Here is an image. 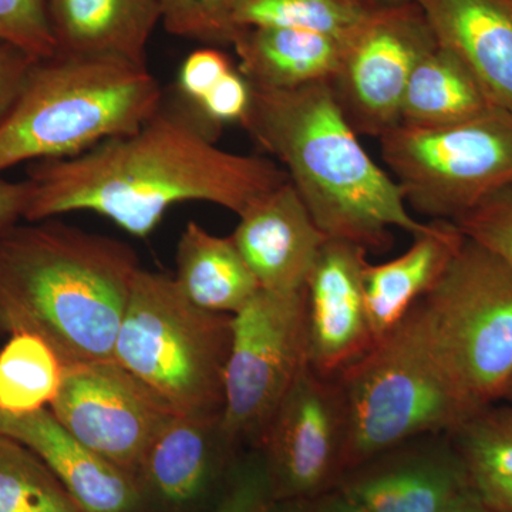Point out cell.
I'll list each match as a JSON object with an SVG mask.
<instances>
[{"label": "cell", "mask_w": 512, "mask_h": 512, "mask_svg": "<svg viewBox=\"0 0 512 512\" xmlns=\"http://www.w3.org/2000/svg\"><path fill=\"white\" fill-rule=\"evenodd\" d=\"M274 503V491L264 457L255 454L235 467L214 512H269Z\"/></svg>", "instance_id": "obj_31"}, {"label": "cell", "mask_w": 512, "mask_h": 512, "mask_svg": "<svg viewBox=\"0 0 512 512\" xmlns=\"http://www.w3.org/2000/svg\"><path fill=\"white\" fill-rule=\"evenodd\" d=\"M252 87L235 67L198 104H194L202 116L214 126L239 121L249 109Z\"/></svg>", "instance_id": "obj_33"}, {"label": "cell", "mask_w": 512, "mask_h": 512, "mask_svg": "<svg viewBox=\"0 0 512 512\" xmlns=\"http://www.w3.org/2000/svg\"><path fill=\"white\" fill-rule=\"evenodd\" d=\"M234 69L232 60L218 47H201L185 57L181 64L177 77L178 93L188 103L198 104Z\"/></svg>", "instance_id": "obj_32"}, {"label": "cell", "mask_w": 512, "mask_h": 512, "mask_svg": "<svg viewBox=\"0 0 512 512\" xmlns=\"http://www.w3.org/2000/svg\"><path fill=\"white\" fill-rule=\"evenodd\" d=\"M282 164L318 227L330 239L386 249L390 229L423 234L399 184L369 156L329 82L289 90L252 89L241 121Z\"/></svg>", "instance_id": "obj_3"}, {"label": "cell", "mask_w": 512, "mask_h": 512, "mask_svg": "<svg viewBox=\"0 0 512 512\" xmlns=\"http://www.w3.org/2000/svg\"><path fill=\"white\" fill-rule=\"evenodd\" d=\"M345 40L312 30L239 29L232 45L238 72L252 89L289 90L330 82L338 72Z\"/></svg>", "instance_id": "obj_20"}, {"label": "cell", "mask_w": 512, "mask_h": 512, "mask_svg": "<svg viewBox=\"0 0 512 512\" xmlns=\"http://www.w3.org/2000/svg\"><path fill=\"white\" fill-rule=\"evenodd\" d=\"M163 101L144 64L67 53L36 60L0 121V174L26 161L80 156L134 133Z\"/></svg>", "instance_id": "obj_4"}, {"label": "cell", "mask_w": 512, "mask_h": 512, "mask_svg": "<svg viewBox=\"0 0 512 512\" xmlns=\"http://www.w3.org/2000/svg\"><path fill=\"white\" fill-rule=\"evenodd\" d=\"M49 409L77 440L136 478L148 444L175 413L114 360L66 365Z\"/></svg>", "instance_id": "obj_12"}, {"label": "cell", "mask_w": 512, "mask_h": 512, "mask_svg": "<svg viewBox=\"0 0 512 512\" xmlns=\"http://www.w3.org/2000/svg\"><path fill=\"white\" fill-rule=\"evenodd\" d=\"M379 5H399V3L416 2V0H375Z\"/></svg>", "instance_id": "obj_39"}, {"label": "cell", "mask_w": 512, "mask_h": 512, "mask_svg": "<svg viewBox=\"0 0 512 512\" xmlns=\"http://www.w3.org/2000/svg\"><path fill=\"white\" fill-rule=\"evenodd\" d=\"M375 0H237L235 29L292 28L349 40L380 8Z\"/></svg>", "instance_id": "obj_26"}, {"label": "cell", "mask_w": 512, "mask_h": 512, "mask_svg": "<svg viewBox=\"0 0 512 512\" xmlns=\"http://www.w3.org/2000/svg\"><path fill=\"white\" fill-rule=\"evenodd\" d=\"M232 316L198 308L177 282L140 269L113 360L175 413L221 420Z\"/></svg>", "instance_id": "obj_6"}, {"label": "cell", "mask_w": 512, "mask_h": 512, "mask_svg": "<svg viewBox=\"0 0 512 512\" xmlns=\"http://www.w3.org/2000/svg\"><path fill=\"white\" fill-rule=\"evenodd\" d=\"M471 487L448 434L390 448L348 471L336 488L372 512H441Z\"/></svg>", "instance_id": "obj_14"}, {"label": "cell", "mask_w": 512, "mask_h": 512, "mask_svg": "<svg viewBox=\"0 0 512 512\" xmlns=\"http://www.w3.org/2000/svg\"><path fill=\"white\" fill-rule=\"evenodd\" d=\"M441 512H497L478 497L473 488L468 487L457 495Z\"/></svg>", "instance_id": "obj_37"}, {"label": "cell", "mask_w": 512, "mask_h": 512, "mask_svg": "<svg viewBox=\"0 0 512 512\" xmlns=\"http://www.w3.org/2000/svg\"><path fill=\"white\" fill-rule=\"evenodd\" d=\"M504 402L512 404V384L510 386V389H508L507 394H505Z\"/></svg>", "instance_id": "obj_40"}, {"label": "cell", "mask_w": 512, "mask_h": 512, "mask_svg": "<svg viewBox=\"0 0 512 512\" xmlns=\"http://www.w3.org/2000/svg\"><path fill=\"white\" fill-rule=\"evenodd\" d=\"M237 0H164L163 25L170 35L207 45H232Z\"/></svg>", "instance_id": "obj_28"}, {"label": "cell", "mask_w": 512, "mask_h": 512, "mask_svg": "<svg viewBox=\"0 0 512 512\" xmlns=\"http://www.w3.org/2000/svg\"><path fill=\"white\" fill-rule=\"evenodd\" d=\"M494 107L463 60L439 43L414 67L404 92L400 124L451 126Z\"/></svg>", "instance_id": "obj_23"}, {"label": "cell", "mask_w": 512, "mask_h": 512, "mask_svg": "<svg viewBox=\"0 0 512 512\" xmlns=\"http://www.w3.org/2000/svg\"><path fill=\"white\" fill-rule=\"evenodd\" d=\"M413 238L410 248L392 261L366 265V311L376 342L437 285L466 239L454 222L440 220Z\"/></svg>", "instance_id": "obj_19"}, {"label": "cell", "mask_w": 512, "mask_h": 512, "mask_svg": "<svg viewBox=\"0 0 512 512\" xmlns=\"http://www.w3.org/2000/svg\"><path fill=\"white\" fill-rule=\"evenodd\" d=\"M30 198L28 178L23 181H8L0 178V237L10 228L25 220Z\"/></svg>", "instance_id": "obj_35"}, {"label": "cell", "mask_w": 512, "mask_h": 512, "mask_svg": "<svg viewBox=\"0 0 512 512\" xmlns=\"http://www.w3.org/2000/svg\"><path fill=\"white\" fill-rule=\"evenodd\" d=\"M269 512H309L308 500L275 501Z\"/></svg>", "instance_id": "obj_38"}, {"label": "cell", "mask_w": 512, "mask_h": 512, "mask_svg": "<svg viewBox=\"0 0 512 512\" xmlns=\"http://www.w3.org/2000/svg\"><path fill=\"white\" fill-rule=\"evenodd\" d=\"M454 224L464 237L512 265V187L495 192Z\"/></svg>", "instance_id": "obj_30"}, {"label": "cell", "mask_w": 512, "mask_h": 512, "mask_svg": "<svg viewBox=\"0 0 512 512\" xmlns=\"http://www.w3.org/2000/svg\"><path fill=\"white\" fill-rule=\"evenodd\" d=\"M36 60L39 59H33L16 47L0 43V121L18 97Z\"/></svg>", "instance_id": "obj_34"}, {"label": "cell", "mask_w": 512, "mask_h": 512, "mask_svg": "<svg viewBox=\"0 0 512 512\" xmlns=\"http://www.w3.org/2000/svg\"><path fill=\"white\" fill-rule=\"evenodd\" d=\"M141 266L123 241L50 220L0 237V335L35 333L64 365L113 360Z\"/></svg>", "instance_id": "obj_2"}, {"label": "cell", "mask_w": 512, "mask_h": 512, "mask_svg": "<svg viewBox=\"0 0 512 512\" xmlns=\"http://www.w3.org/2000/svg\"><path fill=\"white\" fill-rule=\"evenodd\" d=\"M420 301L471 407L504 400L512 384V265L466 238Z\"/></svg>", "instance_id": "obj_8"}, {"label": "cell", "mask_w": 512, "mask_h": 512, "mask_svg": "<svg viewBox=\"0 0 512 512\" xmlns=\"http://www.w3.org/2000/svg\"><path fill=\"white\" fill-rule=\"evenodd\" d=\"M335 380L348 417L345 474L407 441L451 434L477 413L421 301Z\"/></svg>", "instance_id": "obj_5"}, {"label": "cell", "mask_w": 512, "mask_h": 512, "mask_svg": "<svg viewBox=\"0 0 512 512\" xmlns=\"http://www.w3.org/2000/svg\"><path fill=\"white\" fill-rule=\"evenodd\" d=\"M367 249L328 239L306 284L309 366L338 379L375 346L365 302Z\"/></svg>", "instance_id": "obj_13"}, {"label": "cell", "mask_w": 512, "mask_h": 512, "mask_svg": "<svg viewBox=\"0 0 512 512\" xmlns=\"http://www.w3.org/2000/svg\"><path fill=\"white\" fill-rule=\"evenodd\" d=\"M308 360L306 288L261 289L232 316L220 434L225 444L259 443Z\"/></svg>", "instance_id": "obj_9"}, {"label": "cell", "mask_w": 512, "mask_h": 512, "mask_svg": "<svg viewBox=\"0 0 512 512\" xmlns=\"http://www.w3.org/2000/svg\"><path fill=\"white\" fill-rule=\"evenodd\" d=\"M380 144L407 205L433 220L456 222L512 187V114L498 107L451 126L399 124Z\"/></svg>", "instance_id": "obj_7"}, {"label": "cell", "mask_w": 512, "mask_h": 512, "mask_svg": "<svg viewBox=\"0 0 512 512\" xmlns=\"http://www.w3.org/2000/svg\"><path fill=\"white\" fill-rule=\"evenodd\" d=\"M309 512H372L350 500L339 488L308 500Z\"/></svg>", "instance_id": "obj_36"}, {"label": "cell", "mask_w": 512, "mask_h": 512, "mask_svg": "<svg viewBox=\"0 0 512 512\" xmlns=\"http://www.w3.org/2000/svg\"><path fill=\"white\" fill-rule=\"evenodd\" d=\"M448 436L478 497L494 511L512 512V404L484 407Z\"/></svg>", "instance_id": "obj_24"}, {"label": "cell", "mask_w": 512, "mask_h": 512, "mask_svg": "<svg viewBox=\"0 0 512 512\" xmlns=\"http://www.w3.org/2000/svg\"><path fill=\"white\" fill-rule=\"evenodd\" d=\"M66 365L35 333L9 336L0 349V414L25 416L49 409L62 387Z\"/></svg>", "instance_id": "obj_25"}, {"label": "cell", "mask_w": 512, "mask_h": 512, "mask_svg": "<svg viewBox=\"0 0 512 512\" xmlns=\"http://www.w3.org/2000/svg\"><path fill=\"white\" fill-rule=\"evenodd\" d=\"M0 512H80L42 458L2 429Z\"/></svg>", "instance_id": "obj_27"}, {"label": "cell", "mask_w": 512, "mask_h": 512, "mask_svg": "<svg viewBox=\"0 0 512 512\" xmlns=\"http://www.w3.org/2000/svg\"><path fill=\"white\" fill-rule=\"evenodd\" d=\"M57 53L117 57L147 66L164 0H47Z\"/></svg>", "instance_id": "obj_18"}, {"label": "cell", "mask_w": 512, "mask_h": 512, "mask_svg": "<svg viewBox=\"0 0 512 512\" xmlns=\"http://www.w3.org/2000/svg\"><path fill=\"white\" fill-rule=\"evenodd\" d=\"M275 501L312 500L345 474L348 417L335 379L306 366L262 434Z\"/></svg>", "instance_id": "obj_11"}, {"label": "cell", "mask_w": 512, "mask_h": 512, "mask_svg": "<svg viewBox=\"0 0 512 512\" xmlns=\"http://www.w3.org/2000/svg\"><path fill=\"white\" fill-rule=\"evenodd\" d=\"M231 238L261 289L271 292L305 289L329 239L289 180L242 212Z\"/></svg>", "instance_id": "obj_15"}, {"label": "cell", "mask_w": 512, "mask_h": 512, "mask_svg": "<svg viewBox=\"0 0 512 512\" xmlns=\"http://www.w3.org/2000/svg\"><path fill=\"white\" fill-rule=\"evenodd\" d=\"M178 288L204 311L234 316L261 291L234 239L217 237L195 221L177 247Z\"/></svg>", "instance_id": "obj_22"}, {"label": "cell", "mask_w": 512, "mask_h": 512, "mask_svg": "<svg viewBox=\"0 0 512 512\" xmlns=\"http://www.w3.org/2000/svg\"><path fill=\"white\" fill-rule=\"evenodd\" d=\"M0 43L22 50L33 59L55 56L47 0H0Z\"/></svg>", "instance_id": "obj_29"}, {"label": "cell", "mask_w": 512, "mask_h": 512, "mask_svg": "<svg viewBox=\"0 0 512 512\" xmlns=\"http://www.w3.org/2000/svg\"><path fill=\"white\" fill-rule=\"evenodd\" d=\"M220 420L171 413L141 461L143 488L171 507H184L204 493L214 470V434Z\"/></svg>", "instance_id": "obj_21"}, {"label": "cell", "mask_w": 512, "mask_h": 512, "mask_svg": "<svg viewBox=\"0 0 512 512\" xmlns=\"http://www.w3.org/2000/svg\"><path fill=\"white\" fill-rule=\"evenodd\" d=\"M440 45L456 53L498 109L512 114V3L416 0Z\"/></svg>", "instance_id": "obj_17"}, {"label": "cell", "mask_w": 512, "mask_h": 512, "mask_svg": "<svg viewBox=\"0 0 512 512\" xmlns=\"http://www.w3.org/2000/svg\"><path fill=\"white\" fill-rule=\"evenodd\" d=\"M220 130L183 97L171 106L163 101L134 133L33 165L25 220L90 211L144 238L183 202H210L239 217L289 178L268 158L222 150Z\"/></svg>", "instance_id": "obj_1"}, {"label": "cell", "mask_w": 512, "mask_h": 512, "mask_svg": "<svg viewBox=\"0 0 512 512\" xmlns=\"http://www.w3.org/2000/svg\"><path fill=\"white\" fill-rule=\"evenodd\" d=\"M507 2H510V3H512V0H507Z\"/></svg>", "instance_id": "obj_41"}, {"label": "cell", "mask_w": 512, "mask_h": 512, "mask_svg": "<svg viewBox=\"0 0 512 512\" xmlns=\"http://www.w3.org/2000/svg\"><path fill=\"white\" fill-rule=\"evenodd\" d=\"M439 45L417 2L380 6L346 40L333 93L357 134L380 138L400 124L414 67Z\"/></svg>", "instance_id": "obj_10"}, {"label": "cell", "mask_w": 512, "mask_h": 512, "mask_svg": "<svg viewBox=\"0 0 512 512\" xmlns=\"http://www.w3.org/2000/svg\"><path fill=\"white\" fill-rule=\"evenodd\" d=\"M0 429L42 458L80 512H137L144 500L138 478L114 466L64 429L50 409L8 416Z\"/></svg>", "instance_id": "obj_16"}]
</instances>
